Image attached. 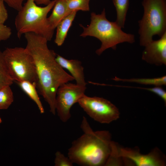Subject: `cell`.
Listing matches in <instances>:
<instances>
[{
	"label": "cell",
	"instance_id": "cell-23",
	"mask_svg": "<svg viewBox=\"0 0 166 166\" xmlns=\"http://www.w3.org/2000/svg\"><path fill=\"white\" fill-rule=\"evenodd\" d=\"M10 7L19 11L22 7L23 2L26 0H3Z\"/></svg>",
	"mask_w": 166,
	"mask_h": 166
},
{
	"label": "cell",
	"instance_id": "cell-12",
	"mask_svg": "<svg viewBox=\"0 0 166 166\" xmlns=\"http://www.w3.org/2000/svg\"><path fill=\"white\" fill-rule=\"evenodd\" d=\"M53 8L48 20L51 28L54 30L60 22L72 12L68 9L65 0H55Z\"/></svg>",
	"mask_w": 166,
	"mask_h": 166
},
{
	"label": "cell",
	"instance_id": "cell-11",
	"mask_svg": "<svg viewBox=\"0 0 166 166\" xmlns=\"http://www.w3.org/2000/svg\"><path fill=\"white\" fill-rule=\"evenodd\" d=\"M55 60L63 68L68 70L75 80L77 84L86 86L84 74V68L81 62L77 60H68L57 54Z\"/></svg>",
	"mask_w": 166,
	"mask_h": 166
},
{
	"label": "cell",
	"instance_id": "cell-24",
	"mask_svg": "<svg viewBox=\"0 0 166 166\" xmlns=\"http://www.w3.org/2000/svg\"><path fill=\"white\" fill-rule=\"evenodd\" d=\"M3 0H0V24H4L8 17L7 10Z\"/></svg>",
	"mask_w": 166,
	"mask_h": 166
},
{
	"label": "cell",
	"instance_id": "cell-26",
	"mask_svg": "<svg viewBox=\"0 0 166 166\" xmlns=\"http://www.w3.org/2000/svg\"><path fill=\"white\" fill-rule=\"evenodd\" d=\"M2 122V120L1 118L0 117V124Z\"/></svg>",
	"mask_w": 166,
	"mask_h": 166
},
{
	"label": "cell",
	"instance_id": "cell-8",
	"mask_svg": "<svg viewBox=\"0 0 166 166\" xmlns=\"http://www.w3.org/2000/svg\"><path fill=\"white\" fill-rule=\"evenodd\" d=\"M158 152L157 149H155L148 154H142L138 150L119 146L112 141L111 152L106 164L108 166L116 165L117 159L123 157L131 160L138 166H164V162Z\"/></svg>",
	"mask_w": 166,
	"mask_h": 166
},
{
	"label": "cell",
	"instance_id": "cell-19",
	"mask_svg": "<svg viewBox=\"0 0 166 166\" xmlns=\"http://www.w3.org/2000/svg\"><path fill=\"white\" fill-rule=\"evenodd\" d=\"M90 0H65L67 7L71 12L81 10L84 11H89V2Z\"/></svg>",
	"mask_w": 166,
	"mask_h": 166
},
{
	"label": "cell",
	"instance_id": "cell-6",
	"mask_svg": "<svg viewBox=\"0 0 166 166\" xmlns=\"http://www.w3.org/2000/svg\"><path fill=\"white\" fill-rule=\"evenodd\" d=\"M14 81H29L36 87L38 77L33 57L26 48H7L2 52Z\"/></svg>",
	"mask_w": 166,
	"mask_h": 166
},
{
	"label": "cell",
	"instance_id": "cell-15",
	"mask_svg": "<svg viewBox=\"0 0 166 166\" xmlns=\"http://www.w3.org/2000/svg\"><path fill=\"white\" fill-rule=\"evenodd\" d=\"M117 12L115 22L121 28H124L129 6V0H113Z\"/></svg>",
	"mask_w": 166,
	"mask_h": 166
},
{
	"label": "cell",
	"instance_id": "cell-16",
	"mask_svg": "<svg viewBox=\"0 0 166 166\" xmlns=\"http://www.w3.org/2000/svg\"><path fill=\"white\" fill-rule=\"evenodd\" d=\"M113 80L116 81H122L136 83L145 85H152L155 86L166 85V76L154 78H132L122 79L115 77Z\"/></svg>",
	"mask_w": 166,
	"mask_h": 166
},
{
	"label": "cell",
	"instance_id": "cell-3",
	"mask_svg": "<svg viewBox=\"0 0 166 166\" xmlns=\"http://www.w3.org/2000/svg\"><path fill=\"white\" fill-rule=\"evenodd\" d=\"M90 19V23L87 27L79 24L83 30L80 36L93 37L101 42L100 47L96 51L97 55H100L109 48L116 49L118 44L124 42L132 44L135 42L134 35L124 32L115 22H111L107 19L105 9L101 14L92 12Z\"/></svg>",
	"mask_w": 166,
	"mask_h": 166
},
{
	"label": "cell",
	"instance_id": "cell-17",
	"mask_svg": "<svg viewBox=\"0 0 166 166\" xmlns=\"http://www.w3.org/2000/svg\"><path fill=\"white\" fill-rule=\"evenodd\" d=\"M14 81L10 73L2 52L0 50V88L11 85Z\"/></svg>",
	"mask_w": 166,
	"mask_h": 166
},
{
	"label": "cell",
	"instance_id": "cell-10",
	"mask_svg": "<svg viewBox=\"0 0 166 166\" xmlns=\"http://www.w3.org/2000/svg\"><path fill=\"white\" fill-rule=\"evenodd\" d=\"M144 47L142 53L143 60L157 66L166 65V33L160 39L153 40Z\"/></svg>",
	"mask_w": 166,
	"mask_h": 166
},
{
	"label": "cell",
	"instance_id": "cell-5",
	"mask_svg": "<svg viewBox=\"0 0 166 166\" xmlns=\"http://www.w3.org/2000/svg\"><path fill=\"white\" fill-rule=\"evenodd\" d=\"M144 14L139 21V43L144 47L155 35L166 33V0H143Z\"/></svg>",
	"mask_w": 166,
	"mask_h": 166
},
{
	"label": "cell",
	"instance_id": "cell-25",
	"mask_svg": "<svg viewBox=\"0 0 166 166\" xmlns=\"http://www.w3.org/2000/svg\"><path fill=\"white\" fill-rule=\"evenodd\" d=\"M37 5H47L50 3V0H34Z\"/></svg>",
	"mask_w": 166,
	"mask_h": 166
},
{
	"label": "cell",
	"instance_id": "cell-2",
	"mask_svg": "<svg viewBox=\"0 0 166 166\" xmlns=\"http://www.w3.org/2000/svg\"><path fill=\"white\" fill-rule=\"evenodd\" d=\"M81 128L83 133L72 142L68 156L73 164L80 165L105 166L111 152L110 133L106 130L93 131L84 117Z\"/></svg>",
	"mask_w": 166,
	"mask_h": 166
},
{
	"label": "cell",
	"instance_id": "cell-1",
	"mask_svg": "<svg viewBox=\"0 0 166 166\" xmlns=\"http://www.w3.org/2000/svg\"><path fill=\"white\" fill-rule=\"evenodd\" d=\"M24 35L27 41L25 48L32 56L36 67L38 77L36 88L49 104L50 112L55 115L58 88L74 79L56 61L57 54L49 49L46 38L31 32L26 33Z\"/></svg>",
	"mask_w": 166,
	"mask_h": 166
},
{
	"label": "cell",
	"instance_id": "cell-7",
	"mask_svg": "<svg viewBox=\"0 0 166 166\" xmlns=\"http://www.w3.org/2000/svg\"><path fill=\"white\" fill-rule=\"evenodd\" d=\"M77 103L90 117L101 123L109 124L119 117L118 109L103 98L89 97L84 94Z\"/></svg>",
	"mask_w": 166,
	"mask_h": 166
},
{
	"label": "cell",
	"instance_id": "cell-22",
	"mask_svg": "<svg viewBox=\"0 0 166 166\" xmlns=\"http://www.w3.org/2000/svg\"><path fill=\"white\" fill-rule=\"evenodd\" d=\"M143 89L152 92L159 96L163 100L166 104V92L161 86H155L152 88H145Z\"/></svg>",
	"mask_w": 166,
	"mask_h": 166
},
{
	"label": "cell",
	"instance_id": "cell-9",
	"mask_svg": "<svg viewBox=\"0 0 166 166\" xmlns=\"http://www.w3.org/2000/svg\"><path fill=\"white\" fill-rule=\"evenodd\" d=\"M86 89V86L68 82L59 87L56 94L55 109L62 121L65 122L70 118L71 108L85 94Z\"/></svg>",
	"mask_w": 166,
	"mask_h": 166
},
{
	"label": "cell",
	"instance_id": "cell-13",
	"mask_svg": "<svg viewBox=\"0 0 166 166\" xmlns=\"http://www.w3.org/2000/svg\"><path fill=\"white\" fill-rule=\"evenodd\" d=\"M77 12L76 11L72 12L61 21L57 26L54 42L57 46H60L63 43Z\"/></svg>",
	"mask_w": 166,
	"mask_h": 166
},
{
	"label": "cell",
	"instance_id": "cell-21",
	"mask_svg": "<svg viewBox=\"0 0 166 166\" xmlns=\"http://www.w3.org/2000/svg\"><path fill=\"white\" fill-rule=\"evenodd\" d=\"M11 34L12 30L10 27L4 24H0V42L7 40Z\"/></svg>",
	"mask_w": 166,
	"mask_h": 166
},
{
	"label": "cell",
	"instance_id": "cell-14",
	"mask_svg": "<svg viewBox=\"0 0 166 166\" xmlns=\"http://www.w3.org/2000/svg\"><path fill=\"white\" fill-rule=\"evenodd\" d=\"M22 90L36 104L41 113H44V109L36 90V85L28 81L16 82Z\"/></svg>",
	"mask_w": 166,
	"mask_h": 166
},
{
	"label": "cell",
	"instance_id": "cell-20",
	"mask_svg": "<svg viewBox=\"0 0 166 166\" xmlns=\"http://www.w3.org/2000/svg\"><path fill=\"white\" fill-rule=\"evenodd\" d=\"M73 163L69 158L65 156L59 151L55 154L54 166H73Z\"/></svg>",
	"mask_w": 166,
	"mask_h": 166
},
{
	"label": "cell",
	"instance_id": "cell-18",
	"mask_svg": "<svg viewBox=\"0 0 166 166\" xmlns=\"http://www.w3.org/2000/svg\"><path fill=\"white\" fill-rule=\"evenodd\" d=\"M14 100L13 93L10 85L0 88V110L7 109Z\"/></svg>",
	"mask_w": 166,
	"mask_h": 166
},
{
	"label": "cell",
	"instance_id": "cell-4",
	"mask_svg": "<svg viewBox=\"0 0 166 166\" xmlns=\"http://www.w3.org/2000/svg\"><path fill=\"white\" fill-rule=\"evenodd\" d=\"M55 0L44 7L37 6L34 0H27L18 11L15 20L17 36L20 39L23 34L33 33L50 41L54 30L50 25L47 15L53 8Z\"/></svg>",
	"mask_w": 166,
	"mask_h": 166
}]
</instances>
